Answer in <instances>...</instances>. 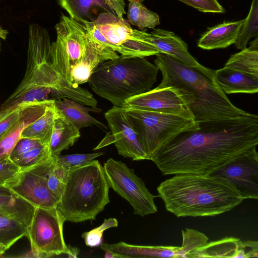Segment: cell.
<instances>
[{
    "instance_id": "obj_27",
    "label": "cell",
    "mask_w": 258,
    "mask_h": 258,
    "mask_svg": "<svg viewBox=\"0 0 258 258\" xmlns=\"http://www.w3.org/2000/svg\"><path fill=\"white\" fill-rule=\"evenodd\" d=\"M144 0H128V22L139 29H154L160 24V19L156 13L147 9L143 4Z\"/></svg>"
},
{
    "instance_id": "obj_1",
    "label": "cell",
    "mask_w": 258,
    "mask_h": 258,
    "mask_svg": "<svg viewBox=\"0 0 258 258\" xmlns=\"http://www.w3.org/2000/svg\"><path fill=\"white\" fill-rule=\"evenodd\" d=\"M199 124L197 130L178 134L152 158L163 175L210 174L258 144V116L254 114Z\"/></svg>"
},
{
    "instance_id": "obj_24",
    "label": "cell",
    "mask_w": 258,
    "mask_h": 258,
    "mask_svg": "<svg viewBox=\"0 0 258 258\" xmlns=\"http://www.w3.org/2000/svg\"><path fill=\"white\" fill-rule=\"evenodd\" d=\"M34 210V206L14 195H0V215L15 220L26 228Z\"/></svg>"
},
{
    "instance_id": "obj_29",
    "label": "cell",
    "mask_w": 258,
    "mask_h": 258,
    "mask_svg": "<svg viewBox=\"0 0 258 258\" xmlns=\"http://www.w3.org/2000/svg\"><path fill=\"white\" fill-rule=\"evenodd\" d=\"M258 36V0H252L247 17L244 19L239 34L235 42L237 49L246 47L248 41Z\"/></svg>"
},
{
    "instance_id": "obj_13",
    "label": "cell",
    "mask_w": 258,
    "mask_h": 258,
    "mask_svg": "<svg viewBox=\"0 0 258 258\" xmlns=\"http://www.w3.org/2000/svg\"><path fill=\"white\" fill-rule=\"evenodd\" d=\"M110 135L94 148L98 150L113 143L118 154L133 160L147 159L137 134L128 120L123 107L113 106L105 113Z\"/></svg>"
},
{
    "instance_id": "obj_38",
    "label": "cell",
    "mask_w": 258,
    "mask_h": 258,
    "mask_svg": "<svg viewBox=\"0 0 258 258\" xmlns=\"http://www.w3.org/2000/svg\"><path fill=\"white\" fill-rule=\"evenodd\" d=\"M20 107H17L0 120V140L18 120Z\"/></svg>"
},
{
    "instance_id": "obj_34",
    "label": "cell",
    "mask_w": 258,
    "mask_h": 258,
    "mask_svg": "<svg viewBox=\"0 0 258 258\" xmlns=\"http://www.w3.org/2000/svg\"><path fill=\"white\" fill-rule=\"evenodd\" d=\"M118 226L117 219L113 218L106 219L103 223L98 227L89 231L82 233V237L87 246L97 247L102 243V236L104 231L109 228L116 227Z\"/></svg>"
},
{
    "instance_id": "obj_7",
    "label": "cell",
    "mask_w": 258,
    "mask_h": 258,
    "mask_svg": "<svg viewBox=\"0 0 258 258\" xmlns=\"http://www.w3.org/2000/svg\"><path fill=\"white\" fill-rule=\"evenodd\" d=\"M122 107L142 145L147 160H151L161 148L180 133L195 131L200 127L194 119L181 116Z\"/></svg>"
},
{
    "instance_id": "obj_28",
    "label": "cell",
    "mask_w": 258,
    "mask_h": 258,
    "mask_svg": "<svg viewBox=\"0 0 258 258\" xmlns=\"http://www.w3.org/2000/svg\"><path fill=\"white\" fill-rule=\"evenodd\" d=\"M27 228L15 220L0 216V255L26 236Z\"/></svg>"
},
{
    "instance_id": "obj_20",
    "label": "cell",
    "mask_w": 258,
    "mask_h": 258,
    "mask_svg": "<svg viewBox=\"0 0 258 258\" xmlns=\"http://www.w3.org/2000/svg\"><path fill=\"white\" fill-rule=\"evenodd\" d=\"M215 77L219 87L226 94L257 92L258 77L226 67L216 70Z\"/></svg>"
},
{
    "instance_id": "obj_39",
    "label": "cell",
    "mask_w": 258,
    "mask_h": 258,
    "mask_svg": "<svg viewBox=\"0 0 258 258\" xmlns=\"http://www.w3.org/2000/svg\"><path fill=\"white\" fill-rule=\"evenodd\" d=\"M68 252L67 254L69 257L76 258L79 254V249L76 247L68 246Z\"/></svg>"
},
{
    "instance_id": "obj_16",
    "label": "cell",
    "mask_w": 258,
    "mask_h": 258,
    "mask_svg": "<svg viewBox=\"0 0 258 258\" xmlns=\"http://www.w3.org/2000/svg\"><path fill=\"white\" fill-rule=\"evenodd\" d=\"M54 101H35L18 105L20 107L18 120L0 140V159L10 157L13 149L21 139L23 131L40 117L48 107L52 105Z\"/></svg>"
},
{
    "instance_id": "obj_40",
    "label": "cell",
    "mask_w": 258,
    "mask_h": 258,
    "mask_svg": "<svg viewBox=\"0 0 258 258\" xmlns=\"http://www.w3.org/2000/svg\"><path fill=\"white\" fill-rule=\"evenodd\" d=\"M105 252L104 257L105 258H122L121 255L110 251L106 250L105 251Z\"/></svg>"
},
{
    "instance_id": "obj_33",
    "label": "cell",
    "mask_w": 258,
    "mask_h": 258,
    "mask_svg": "<svg viewBox=\"0 0 258 258\" xmlns=\"http://www.w3.org/2000/svg\"><path fill=\"white\" fill-rule=\"evenodd\" d=\"M51 156L49 145L43 144L31 150L14 161L20 169H23L36 164Z\"/></svg>"
},
{
    "instance_id": "obj_32",
    "label": "cell",
    "mask_w": 258,
    "mask_h": 258,
    "mask_svg": "<svg viewBox=\"0 0 258 258\" xmlns=\"http://www.w3.org/2000/svg\"><path fill=\"white\" fill-rule=\"evenodd\" d=\"M182 243L180 247L183 257H189L191 252L205 245L209 240L203 233L190 228L182 230Z\"/></svg>"
},
{
    "instance_id": "obj_4",
    "label": "cell",
    "mask_w": 258,
    "mask_h": 258,
    "mask_svg": "<svg viewBox=\"0 0 258 258\" xmlns=\"http://www.w3.org/2000/svg\"><path fill=\"white\" fill-rule=\"evenodd\" d=\"M55 28L57 37L51 43V64L74 87L88 82L99 64L119 56L97 42L83 22L70 17L62 14Z\"/></svg>"
},
{
    "instance_id": "obj_22",
    "label": "cell",
    "mask_w": 258,
    "mask_h": 258,
    "mask_svg": "<svg viewBox=\"0 0 258 258\" xmlns=\"http://www.w3.org/2000/svg\"><path fill=\"white\" fill-rule=\"evenodd\" d=\"M55 108L56 115L49 143L52 157L60 155L62 151L68 149L80 137V130Z\"/></svg>"
},
{
    "instance_id": "obj_18",
    "label": "cell",
    "mask_w": 258,
    "mask_h": 258,
    "mask_svg": "<svg viewBox=\"0 0 258 258\" xmlns=\"http://www.w3.org/2000/svg\"><path fill=\"white\" fill-rule=\"evenodd\" d=\"M100 248L130 257H183L180 246L133 245L124 242L113 244L102 243Z\"/></svg>"
},
{
    "instance_id": "obj_30",
    "label": "cell",
    "mask_w": 258,
    "mask_h": 258,
    "mask_svg": "<svg viewBox=\"0 0 258 258\" xmlns=\"http://www.w3.org/2000/svg\"><path fill=\"white\" fill-rule=\"evenodd\" d=\"M104 152L91 154H74L52 156L54 162L69 172L75 169L88 164L96 158L102 156Z\"/></svg>"
},
{
    "instance_id": "obj_3",
    "label": "cell",
    "mask_w": 258,
    "mask_h": 258,
    "mask_svg": "<svg viewBox=\"0 0 258 258\" xmlns=\"http://www.w3.org/2000/svg\"><path fill=\"white\" fill-rule=\"evenodd\" d=\"M157 190L166 210L177 217L215 216L244 200L228 181L210 174H175Z\"/></svg>"
},
{
    "instance_id": "obj_37",
    "label": "cell",
    "mask_w": 258,
    "mask_h": 258,
    "mask_svg": "<svg viewBox=\"0 0 258 258\" xmlns=\"http://www.w3.org/2000/svg\"><path fill=\"white\" fill-rule=\"evenodd\" d=\"M43 144L44 143L38 140L30 139H20L11 152L10 158L14 161L31 150Z\"/></svg>"
},
{
    "instance_id": "obj_14",
    "label": "cell",
    "mask_w": 258,
    "mask_h": 258,
    "mask_svg": "<svg viewBox=\"0 0 258 258\" xmlns=\"http://www.w3.org/2000/svg\"><path fill=\"white\" fill-rule=\"evenodd\" d=\"M123 107L175 114L194 119L188 108L172 87H156L134 96L126 100Z\"/></svg>"
},
{
    "instance_id": "obj_36",
    "label": "cell",
    "mask_w": 258,
    "mask_h": 258,
    "mask_svg": "<svg viewBox=\"0 0 258 258\" xmlns=\"http://www.w3.org/2000/svg\"><path fill=\"white\" fill-rule=\"evenodd\" d=\"M20 167L10 157L0 159V186L15 176L20 171Z\"/></svg>"
},
{
    "instance_id": "obj_6",
    "label": "cell",
    "mask_w": 258,
    "mask_h": 258,
    "mask_svg": "<svg viewBox=\"0 0 258 258\" xmlns=\"http://www.w3.org/2000/svg\"><path fill=\"white\" fill-rule=\"evenodd\" d=\"M109 186L98 160L69 172L56 208L65 221L95 219L110 202Z\"/></svg>"
},
{
    "instance_id": "obj_5",
    "label": "cell",
    "mask_w": 258,
    "mask_h": 258,
    "mask_svg": "<svg viewBox=\"0 0 258 258\" xmlns=\"http://www.w3.org/2000/svg\"><path fill=\"white\" fill-rule=\"evenodd\" d=\"M159 71L145 57L119 55L99 64L88 82L98 96L122 107L126 100L151 90Z\"/></svg>"
},
{
    "instance_id": "obj_35",
    "label": "cell",
    "mask_w": 258,
    "mask_h": 258,
    "mask_svg": "<svg viewBox=\"0 0 258 258\" xmlns=\"http://www.w3.org/2000/svg\"><path fill=\"white\" fill-rule=\"evenodd\" d=\"M203 13L224 14L226 11L217 0H178Z\"/></svg>"
},
{
    "instance_id": "obj_12",
    "label": "cell",
    "mask_w": 258,
    "mask_h": 258,
    "mask_svg": "<svg viewBox=\"0 0 258 258\" xmlns=\"http://www.w3.org/2000/svg\"><path fill=\"white\" fill-rule=\"evenodd\" d=\"M210 175L230 182L243 199H258V153L256 147L237 156Z\"/></svg>"
},
{
    "instance_id": "obj_15",
    "label": "cell",
    "mask_w": 258,
    "mask_h": 258,
    "mask_svg": "<svg viewBox=\"0 0 258 258\" xmlns=\"http://www.w3.org/2000/svg\"><path fill=\"white\" fill-rule=\"evenodd\" d=\"M70 17L78 22H93L98 12L112 14L120 19L125 14L123 0H57Z\"/></svg>"
},
{
    "instance_id": "obj_25",
    "label": "cell",
    "mask_w": 258,
    "mask_h": 258,
    "mask_svg": "<svg viewBox=\"0 0 258 258\" xmlns=\"http://www.w3.org/2000/svg\"><path fill=\"white\" fill-rule=\"evenodd\" d=\"M248 48L231 55L224 67L258 77V38Z\"/></svg>"
},
{
    "instance_id": "obj_9",
    "label": "cell",
    "mask_w": 258,
    "mask_h": 258,
    "mask_svg": "<svg viewBox=\"0 0 258 258\" xmlns=\"http://www.w3.org/2000/svg\"><path fill=\"white\" fill-rule=\"evenodd\" d=\"M64 222L56 207H34L26 235L34 257H50L68 253L63 234Z\"/></svg>"
},
{
    "instance_id": "obj_10",
    "label": "cell",
    "mask_w": 258,
    "mask_h": 258,
    "mask_svg": "<svg viewBox=\"0 0 258 258\" xmlns=\"http://www.w3.org/2000/svg\"><path fill=\"white\" fill-rule=\"evenodd\" d=\"M109 187L125 199L133 207L134 214L142 217L157 211L152 195L144 182L132 169L121 161L109 158L103 166Z\"/></svg>"
},
{
    "instance_id": "obj_23",
    "label": "cell",
    "mask_w": 258,
    "mask_h": 258,
    "mask_svg": "<svg viewBox=\"0 0 258 258\" xmlns=\"http://www.w3.org/2000/svg\"><path fill=\"white\" fill-rule=\"evenodd\" d=\"M243 242L235 237L224 238L208 242L189 255V257H244Z\"/></svg>"
},
{
    "instance_id": "obj_11",
    "label": "cell",
    "mask_w": 258,
    "mask_h": 258,
    "mask_svg": "<svg viewBox=\"0 0 258 258\" xmlns=\"http://www.w3.org/2000/svg\"><path fill=\"white\" fill-rule=\"evenodd\" d=\"M51 162L52 156L36 164L21 169L4 186L12 195L34 207L55 208L58 200L49 190L47 183V175Z\"/></svg>"
},
{
    "instance_id": "obj_26",
    "label": "cell",
    "mask_w": 258,
    "mask_h": 258,
    "mask_svg": "<svg viewBox=\"0 0 258 258\" xmlns=\"http://www.w3.org/2000/svg\"><path fill=\"white\" fill-rule=\"evenodd\" d=\"M56 115L53 103L46 109L40 117L23 131L21 139L38 140L44 144L49 145Z\"/></svg>"
},
{
    "instance_id": "obj_19",
    "label": "cell",
    "mask_w": 258,
    "mask_h": 258,
    "mask_svg": "<svg viewBox=\"0 0 258 258\" xmlns=\"http://www.w3.org/2000/svg\"><path fill=\"white\" fill-rule=\"evenodd\" d=\"M244 22H224L210 28L201 37L198 46L207 50L228 47L235 43Z\"/></svg>"
},
{
    "instance_id": "obj_8",
    "label": "cell",
    "mask_w": 258,
    "mask_h": 258,
    "mask_svg": "<svg viewBox=\"0 0 258 258\" xmlns=\"http://www.w3.org/2000/svg\"><path fill=\"white\" fill-rule=\"evenodd\" d=\"M83 22L100 43L124 57H146L159 53L145 42V30L133 29L128 21L108 13L99 14L93 22Z\"/></svg>"
},
{
    "instance_id": "obj_2",
    "label": "cell",
    "mask_w": 258,
    "mask_h": 258,
    "mask_svg": "<svg viewBox=\"0 0 258 258\" xmlns=\"http://www.w3.org/2000/svg\"><path fill=\"white\" fill-rule=\"evenodd\" d=\"M156 56L155 64L162 75L157 88H173L196 122L234 118L247 112L233 104L220 89L216 70L201 64L188 66L163 53Z\"/></svg>"
},
{
    "instance_id": "obj_41",
    "label": "cell",
    "mask_w": 258,
    "mask_h": 258,
    "mask_svg": "<svg viewBox=\"0 0 258 258\" xmlns=\"http://www.w3.org/2000/svg\"><path fill=\"white\" fill-rule=\"evenodd\" d=\"M11 191L5 186H0V195H11Z\"/></svg>"
},
{
    "instance_id": "obj_42",
    "label": "cell",
    "mask_w": 258,
    "mask_h": 258,
    "mask_svg": "<svg viewBox=\"0 0 258 258\" xmlns=\"http://www.w3.org/2000/svg\"><path fill=\"white\" fill-rule=\"evenodd\" d=\"M0 216H1V215H0Z\"/></svg>"
},
{
    "instance_id": "obj_17",
    "label": "cell",
    "mask_w": 258,
    "mask_h": 258,
    "mask_svg": "<svg viewBox=\"0 0 258 258\" xmlns=\"http://www.w3.org/2000/svg\"><path fill=\"white\" fill-rule=\"evenodd\" d=\"M145 42L160 53L168 54L188 66L200 64L188 52L186 43L173 32L154 29L151 33H146Z\"/></svg>"
},
{
    "instance_id": "obj_21",
    "label": "cell",
    "mask_w": 258,
    "mask_h": 258,
    "mask_svg": "<svg viewBox=\"0 0 258 258\" xmlns=\"http://www.w3.org/2000/svg\"><path fill=\"white\" fill-rule=\"evenodd\" d=\"M54 105L75 127L79 130L84 127L96 125L102 129L107 127L102 122L92 117L89 111L100 112L97 107H86L69 98L54 100Z\"/></svg>"
},
{
    "instance_id": "obj_31",
    "label": "cell",
    "mask_w": 258,
    "mask_h": 258,
    "mask_svg": "<svg viewBox=\"0 0 258 258\" xmlns=\"http://www.w3.org/2000/svg\"><path fill=\"white\" fill-rule=\"evenodd\" d=\"M69 173L54 162L52 157V162L47 175V183L49 190L58 200L62 195Z\"/></svg>"
}]
</instances>
